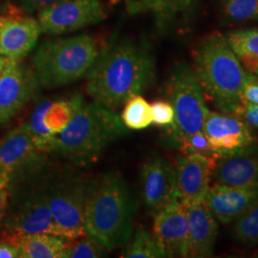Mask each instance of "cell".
Segmentation results:
<instances>
[{"mask_svg": "<svg viewBox=\"0 0 258 258\" xmlns=\"http://www.w3.org/2000/svg\"><path fill=\"white\" fill-rule=\"evenodd\" d=\"M155 78V60L148 48L131 39L112 41L100 52L87 74L93 101L116 109L145 92Z\"/></svg>", "mask_w": 258, "mask_h": 258, "instance_id": "6da1fadb", "label": "cell"}, {"mask_svg": "<svg viewBox=\"0 0 258 258\" xmlns=\"http://www.w3.org/2000/svg\"><path fill=\"white\" fill-rule=\"evenodd\" d=\"M136 201L124 178L109 171L90 181L84 210L88 234L108 251L125 246L134 231Z\"/></svg>", "mask_w": 258, "mask_h": 258, "instance_id": "7a4b0ae2", "label": "cell"}, {"mask_svg": "<svg viewBox=\"0 0 258 258\" xmlns=\"http://www.w3.org/2000/svg\"><path fill=\"white\" fill-rule=\"evenodd\" d=\"M127 132L128 128L114 109L95 101L83 103L65 128L50 141L47 155L85 165L95 161L105 148Z\"/></svg>", "mask_w": 258, "mask_h": 258, "instance_id": "3957f363", "label": "cell"}, {"mask_svg": "<svg viewBox=\"0 0 258 258\" xmlns=\"http://www.w3.org/2000/svg\"><path fill=\"white\" fill-rule=\"evenodd\" d=\"M194 75L204 93L220 112L237 115L242 90L251 75L246 72L225 36L213 33L203 38L192 54Z\"/></svg>", "mask_w": 258, "mask_h": 258, "instance_id": "277c9868", "label": "cell"}, {"mask_svg": "<svg viewBox=\"0 0 258 258\" xmlns=\"http://www.w3.org/2000/svg\"><path fill=\"white\" fill-rule=\"evenodd\" d=\"M99 55L96 40L85 34L48 39L33 55V72L40 87H60L87 76Z\"/></svg>", "mask_w": 258, "mask_h": 258, "instance_id": "5b68a950", "label": "cell"}, {"mask_svg": "<svg viewBox=\"0 0 258 258\" xmlns=\"http://www.w3.org/2000/svg\"><path fill=\"white\" fill-rule=\"evenodd\" d=\"M46 166L10 183L8 210L0 228L9 233L59 235L47 203L43 179Z\"/></svg>", "mask_w": 258, "mask_h": 258, "instance_id": "8992f818", "label": "cell"}, {"mask_svg": "<svg viewBox=\"0 0 258 258\" xmlns=\"http://www.w3.org/2000/svg\"><path fill=\"white\" fill-rule=\"evenodd\" d=\"M166 93L174 109L175 119L172 125L165 129V141L173 148L179 139L203 130L210 110L192 67L186 63L174 66L166 82Z\"/></svg>", "mask_w": 258, "mask_h": 258, "instance_id": "52a82bcc", "label": "cell"}, {"mask_svg": "<svg viewBox=\"0 0 258 258\" xmlns=\"http://www.w3.org/2000/svg\"><path fill=\"white\" fill-rule=\"evenodd\" d=\"M89 182L78 176L54 177L45 171L43 184L47 203L60 236L74 239L87 234L84 210Z\"/></svg>", "mask_w": 258, "mask_h": 258, "instance_id": "ba28073f", "label": "cell"}, {"mask_svg": "<svg viewBox=\"0 0 258 258\" xmlns=\"http://www.w3.org/2000/svg\"><path fill=\"white\" fill-rule=\"evenodd\" d=\"M46 164V153L37 148L24 124L0 140V176L10 182L33 174Z\"/></svg>", "mask_w": 258, "mask_h": 258, "instance_id": "9c48e42d", "label": "cell"}, {"mask_svg": "<svg viewBox=\"0 0 258 258\" xmlns=\"http://www.w3.org/2000/svg\"><path fill=\"white\" fill-rule=\"evenodd\" d=\"M106 14L101 0H63L38 13L42 33L66 35L98 24Z\"/></svg>", "mask_w": 258, "mask_h": 258, "instance_id": "30bf717a", "label": "cell"}, {"mask_svg": "<svg viewBox=\"0 0 258 258\" xmlns=\"http://www.w3.org/2000/svg\"><path fill=\"white\" fill-rule=\"evenodd\" d=\"M83 103V98L80 95L69 99H47L38 102L24 123L37 148L46 153L50 141L65 128Z\"/></svg>", "mask_w": 258, "mask_h": 258, "instance_id": "8fae6325", "label": "cell"}, {"mask_svg": "<svg viewBox=\"0 0 258 258\" xmlns=\"http://www.w3.org/2000/svg\"><path fill=\"white\" fill-rule=\"evenodd\" d=\"M141 191L150 215L178 200L175 166L160 155L148 158L140 171Z\"/></svg>", "mask_w": 258, "mask_h": 258, "instance_id": "7c38bea8", "label": "cell"}, {"mask_svg": "<svg viewBox=\"0 0 258 258\" xmlns=\"http://www.w3.org/2000/svg\"><path fill=\"white\" fill-rule=\"evenodd\" d=\"M33 70L9 60L0 74V125H7L39 88Z\"/></svg>", "mask_w": 258, "mask_h": 258, "instance_id": "4fadbf2b", "label": "cell"}, {"mask_svg": "<svg viewBox=\"0 0 258 258\" xmlns=\"http://www.w3.org/2000/svg\"><path fill=\"white\" fill-rule=\"evenodd\" d=\"M203 132L218 158L241 149L256 146L253 129L236 115L209 111Z\"/></svg>", "mask_w": 258, "mask_h": 258, "instance_id": "5bb4252c", "label": "cell"}, {"mask_svg": "<svg viewBox=\"0 0 258 258\" xmlns=\"http://www.w3.org/2000/svg\"><path fill=\"white\" fill-rule=\"evenodd\" d=\"M152 235L168 257H187L188 222L179 200L153 215Z\"/></svg>", "mask_w": 258, "mask_h": 258, "instance_id": "9a60e30c", "label": "cell"}, {"mask_svg": "<svg viewBox=\"0 0 258 258\" xmlns=\"http://www.w3.org/2000/svg\"><path fill=\"white\" fill-rule=\"evenodd\" d=\"M41 33L34 18L0 16V55L11 61H21L36 48Z\"/></svg>", "mask_w": 258, "mask_h": 258, "instance_id": "2e32d148", "label": "cell"}, {"mask_svg": "<svg viewBox=\"0 0 258 258\" xmlns=\"http://www.w3.org/2000/svg\"><path fill=\"white\" fill-rule=\"evenodd\" d=\"M214 184L258 187V148L253 146L219 157L212 168Z\"/></svg>", "mask_w": 258, "mask_h": 258, "instance_id": "e0dca14e", "label": "cell"}, {"mask_svg": "<svg viewBox=\"0 0 258 258\" xmlns=\"http://www.w3.org/2000/svg\"><path fill=\"white\" fill-rule=\"evenodd\" d=\"M215 162L202 155H180L175 163L176 183L180 202L204 201L212 183Z\"/></svg>", "mask_w": 258, "mask_h": 258, "instance_id": "ac0fdd59", "label": "cell"}, {"mask_svg": "<svg viewBox=\"0 0 258 258\" xmlns=\"http://www.w3.org/2000/svg\"><path fill=\"white\" fill-rule=\"evenodd\" d=\"M258 202V187H235L214 184L204 198V203L218 222L236 221Z\"/></svg>", "mask_w": 258, "mask_h": 258, "instance_id": "d6986e66", "label": "cell"}, {"mask_svg": "<svg viewBox=\"0 0 258 258\" xmlns=\"http://www.w3.org/2000/svg\"><path fill=\"white\" fill-rule=\"evenodd\" d=\"M181 203L188 222L187 257H212L218 235V221L204 201Z\"/></svg>", "mask_w": 258, "mask_h": 258, "instance_id": "ffe728a7", "label": "cell"}, {"mask_svg": "<svg viewBox=\"0 0 258 258\" xmlns=\"http://www.w3.org/2000/svg\"><path fill=\"white\" fill-rule=\"evenodd\" d=\"M19 249L20 258H66L69 239L49 233L3 232L1 239Z\"/></svg>", "mask_w": 258, "mask_h": 258, "instance_id": "44dd1931", "label": "cell"}, {"mask_svg": "<svg viewBox=\"0 0 258 258\" xmlns=\"http://www.w3.org/2000/svg\"><path fill=\"white\" fill-rule=\"evenodd\" d=\"M225 37L246 72L258 76V28L234 31Z\"/></svg>", "mask_w": 258, "mask_h": 258, "instance_id": "7402d4cb", "label": "cell"}, {"mask_svg": "<svg viewBox=\"0 0 258 258\" xmlns=\"http://www.w3.org/2000/svg\"><path fill=\"white\" fill-rule=\"evenodd\" d=\"M120 257L164 258L168 257L155 238L145 228L139 227L125 245Z\"/></svg>", "mask_w": 258, "mask_h": 258, "instance_id": "603a6c76", "label": "cell"}, {"mask_svg": "<svg viewBox=\"0 0 258 258\" xmlns=\"http://www.w3.org/2000/svg\"><path fill=\"white\" fill-rule=\"evenodd\" d=\"M120 118L124 125L132 130L147 128L153 123L151 105L141 95L134 96L125 102Z\"/></svg>", "mask_w": 258, "mask_h": 258, "instance_id": "cb8c5ba5", "label": "cell"}, {"mask_svg": "<svg viewBox=\"0 0 258 258\" xmlns=\"http://www.w3.org/2000/svg\"><path fill=\"white\" fill-rule=\"evenodd\" d=\"M231 238L245 246L258 245V202L233 222Z\"/></svg>", "mask_w": 258, "mask_h": 258, "instance_id": "d4e9b609", "label": "cell"}, {"mask_svg": "<svg viewBox=\"0 0 258 258\" xmlns=\"http://www.w3.org/2000/svg\"><path fill=\"white\" fill-rule=\"evenodd\" d=\"M192 0H154L150 12L153 13L157 27L165 30L178 16L190 8Z\"/></svg>", "mask_w": 258, "mask_h": 258, "instance_id": "484cf974", "label": "cell"}, {"mask_svg": "<svg viewBox=\"0 0 258 258\" xmlns=\"http://www.w3.org/2000/svg\"><path fill=\"white\" fill-rule=\"evenodd\" d=\"M223 17L229 21H258V0H222Z\"/></svg>", "mask_w": 258, "mask_h": 258, "instance_id": "4316f807", "label": "cell"}, {"mask_svg": "<svg viewBox=\"0 0 258 258\" xmlns=\"http://www.w3.org/2000/svg\"><path fill=\"white\" fill-rule=\"evenodd\" d=\"M108 252L102 243L90 234L69 239L67 257L66 258H99L105 256Z\"/></svg>", "mask_w": 258, "mask_h": 258, "instance_id": "83f0119b", "label": "cell"}, {"mask_svg": "<svg viewBox=\"0 0 258 258\" xmlns=\"http://www.w3.org/2000/svg\"><path fill=\"white\" fill-rule=\"evenodd\" d=\"M173 148H178L184 155H202L210 158L213 162H216V160L218 159L217 154L212 150L209 140L205 135L203 130L189 135H185L179 139L174 144Z\"/></svg>", "mask_w": 258, "mask_h": 258, "instance_id": "f1b7e54d", "label": "cell"}, {"mask_svg": "<svg viewBox=\"0 0 258 258\" xmlns=\"http://www.w3.org/2000/svg\"><path fill=\"white\" fill-rule=\"evenodd\" d=\"M152 122L157 125L167 127L174 123L175 114L170 102L156 101L151 104Z\"/></svg>", "mask_w": 258, "mask_h": 258, "instance_id": "f546056e", "label": "cell"}, {"mask_svg": "<svg viewBox=\"0 0 258 258\" xmlns=\"http://www.w3.org/2000/svg\"><path fill=\"white\" fill-rule=\"evenodd\" d=\"M236 116L244 120L249 127L258 130V104L243 103Z\"/></svg>", "mask_w": 258, "mask_h": 258, "instance_id": "4dcf8cb0", "label": "cell"}, {"mask_svg": "<svg viewBox=\"0 0 258 258\" xmlns=\"http://www.w3.org/2000/svg\"><path fill=\"white\" fill-rule=\"evenodd\" d=\"M243 103L258 104V79L257 76L251 75L249 81L246 83L242 90Z\"/></svg>", "mask_w": 258, "mask_h": 258, "instance_id": "1f68e13d", "label": "cell"}, {"mask_svg": "<svg viewBox=\"0 0 258 258\" xmlns=\"http://www.w3.org/2000/svg\"><path fill=\"white\" fill-rule=\"evenodd\" d=\"M22 9L28 13H39L63 0H19Z\"/></svg>", "mask_w": 258, "mask_h": 258, "instance_id": "d6a6232c", "label": "cell"}, {"mask_svg": "<svg viewBox=\"0 0 258 258\" xmlns=\"http://www.w3.org/2000/svg\"><path fill=\"white\" fill-rule=\"evenodd\" d=\"M10 201V180L0 176V227L8 210Z\"/></svg>", "mask_w": 258, "mask_h": 258, "instance_id": "836d02e7", "label": "cell"}, {"mask_svg": "<svg viewBox=\"0 0 258 258\" xmlns=\"http://www.w3.org/2000/svg\"><path fill=\"white\" fill-rule=\"evenodd\" d=\"M154 0H125L130 14H140L148 12L152 8Z\"/></svg>", "mask_w": 258, "mask_h": 258, "instance_id": "e575fe53", "label": "cell"}, {"mask_svg": "<svg viewBox=\"0 0 258 258\" xmlns=\"http://www.w3.org/2000/svg\"><path fill=\"white\" fill-rule=\"evenodd\" d=\"M0 258H20L19 249L9 242L0 240Z\"/></svg>", "mask_w": 258, "mask_h": 258, "instance_id": "d590c367", "label": "cell"}, {"mask_svg": "<svg viewBox=\"0 0 258 258\" xmlns=\"http://www.w3.org/2000/svg\"><path fill=\"white\" fill-rule=\"evenodd\" d=\"M8 61H9V60H8L5 56L0 55V74H1L2 71L4 70V68H5V66L8 63Z\"/></svg>", "mask_w": 258, "mask_h": 258, "instance_id": "8d00e7d4", "label": "cell"}]
</instances>
